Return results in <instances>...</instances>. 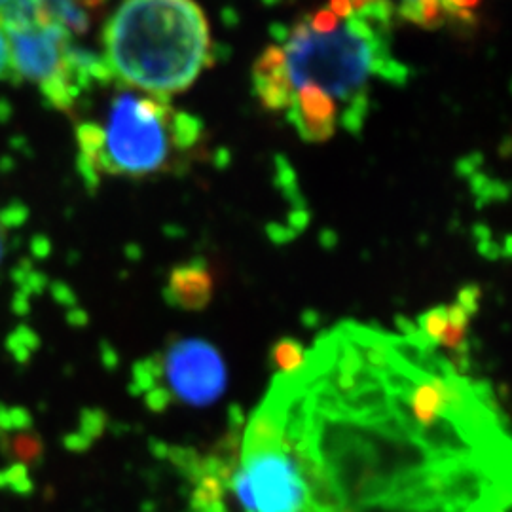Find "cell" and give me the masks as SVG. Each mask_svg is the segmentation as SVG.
Returning <instances> with one entry per match:
<instances>
[{
  "mask_svg": "<svg viewBox=\"0 0 512 512\" xmlns=\"http://www.w3.org/2000/svg\"><path fill=\"white\" fill-rule=\"evenodd\" d=\"M27 220V207L19 203H10L8 207L0 209V266L4 264V258L8 253L10 243V232L19 224Z\"/></svg>",
  "mask_w": 512,
  "mask_h": 512,
  "instance_id": "cell-13",
  "label": "cell"
},
{
  "mask_svg": "<svg viewBox=\"0 0 512 512\" xmlns=\"http://www.w3.org/2000/svg\"><path fill=\"white\" fill-rule=\"evenodd\" d=\"M289 122L298 135L308 143L329 141L338 124V103L329 93L313 84H304L293 93V103L289 107Z\"/></svg>",
  "mask_w": 512,
  "mask_h": 512,
  "instance_id": "cell-8",
  "label": "cell"
},
{
  "mask_svg": "<svg viewBox=\"0 0 512 512\" xmlns=\"http://www.w3.org/2000/svg\"><path fill=\"white\" fill-rule=\"evenodd\" d=\"M329 10L336 18L348 19L353 14L349 0H329Z\"/></svg>",
  "mask_w": 512,
  "mask_h": 512,
  "instance_id": "cell-18",
  "label": "cell"
},
{
  "mask_svg": "<svg viewBox=\"0 0 512 512\" xmlns=\"http://www.w3.org/2000/svg\"><path fill=\"white\" fill-rule=\"evenodd\" d=\"M4 33L16 80L33 82L54 109H73L84 93L114 78L103 55L74 44L73 35L55 21Z\"/></svg>",
  "mask_w": 512,
  "mask_h": 512,
  "instance_id": "cell-5",
  "label": "cell"
},
{
  "mask_svg": "<svg viewBox=\"0 0 512 512\" xmlns=\"http://www.w3.org/2000/svg\"><path fill=\"white\" fill-rule=\"evenodd\" d=\"M97 156V177H147L167 169L173 154L196 147L200 118L175 112L164 95L122 92L112 99Z\"/></svg>",
  "mask_w": 512,
  "mask_h": 512,
  "instance_id": "cell-4",
  "label": "cell"
},
{
  "mask_svg": "<svg viewBox=\"0 0 512 512\" xmlns=\"http://www.w3.org/2000/svg\"><path fill=\"white\" fill-rule=\"evenodd\" d=\"M446 16H454V18L461 19L463 23H475V10L476 6L480 4V0H440Z\"/></svg>",
  "mask_w": 512,
  "mask_h": 512,
  "instance_id": "cell-15",
  "label": "cell"
},
{
  "mask_svg": "<svg viewBox=\"0 0 512 512\" xmlns=\"http://www.w3.org/2000/svg\"><path fill=\"white\" fill-rule=\"evenodd\" d=\"M82 8H99L103 6L107 0H76Z\"/></svg>",
  "mask_w": 512,
  "mask_h": 512,
  "instance_id": "cell-19",
  "label": "cell"
},
{
  "mask_svg": "<svg viewBox=\"0 0 512 512\" xmlns=\"http://www.w3.org/2000/svg\"><path fill=\"white\" fill-rule=\"evenodd\" d=\"M511 452L490 385L357 321L275 374L239 442L256 512H507Z\"/></svg>",
  "mask_w": 512,
  "mask_h": 512,
  "instance_id": "cell-1",
  "label": "cell"
},
{
  "mask_svg": "<svg viewBox=\"0 0 512 512\" xmlns=\"http://www.w3.org/2000/svg\"><path fill=\"white\" fill-rule=\"evenodd\" d=\"M103 44L114 78L164 97L190 88L211 57L209 23L194 0H122Z\"/></svg>",
  "mask_w": 512,
  "mask_h": 512,
  "instance_id": "cell-3",
  "label": "cell"
},
{
  "mask_svg": "<svg viewBox=\"0 0 512 512\" xmlns=\"http://www.w3.org/2000/svg\"><path fill=\"white\" fill-rule=\"evenodd\" d=\"M226 380L219 349L200 338L175 340L133 366L135 395L158 412L175 403L209 406L222 397Z\"/></svg>",
  "mask_w": 512,
  "mask_h": 512,
  "instance_id": "cell-6",
  "label": "cell"
},
{
  "mask_svg": "<svg viewBox=\"0 0 512 512\" xmlns=\"http://www.w3.org/2000/svg\"><path fill=\"white\" fill-rule=\"evenodd\" d=\"M8 2H10V0H0V10H2V8H4Z\"/></svg>",
  "mask_w": 512,
  "mask_h": 512,
  "instance_id": "cell-20",
  "label": "cell"
},
{
  "mask_svg": "<svg viewBox=\"0 0 512 512\" xmlns=\"http://www.w3.org/2000/svg\"><path fill=\"white\" fill-rule=\"evenodd\" d=\"M446 10L440 0H416V25L425 29H440L446 23Z\"/></svg>",
  "mask_w": 512,
  "mask_h": 512,
  "instance_id": "cell-14",
  "label": "cell"
},
{
  "mask_svg": "<svg viewBox=\"0 0 512 512\" xmlns=\"http://www.w3.org/2000/svg\"><path fill=\"white\" fill-rule=\"evenodd\" d=\"M311 31L315 33H332L336 27H340V18H336L329 8L317 10L313 16H306Z\"/></svg>",
  "mask_w": 512,
  "mask_h": 512,
  "instance_id": "cell-16",
  "label": "cell"
},
{
  "mask_svg": "<svg viewBox=\"0 0 512 512\" xmlns=\"http://www.w3.org/2000/svg\"><path fill=\"white\" fill-rule=\"evenodd\" d=\"M306 349L293 338H283L272 349V361L279 368V372H291L302 365Z\"/></svg>",
  "mask_w": 512,
  "mask_h": 512,
  "instance_id": "cell-12",
  "label": "cell"
},
{
  "mask_svg": "<svg viewBox=\"0 0 512 512\" xmlns=\"http://www.w3.org/2000/svg\"><path fill=\"white\" fill-rule=\"evenodd\" d=\"M0 80H16L14 67H12V57H10V44L4 29L0 27Z\"/></svg>",
  "mask_w": 512,
  "mask_h": 512,
  "instance_id": "cell-17",
  "label": "cell"
},
{
  "mask_svg": "<svg viewBox=\"0 0 512 512\" xmlns=\"http://www.w3.org/2000/svg\"><path fill=\"white\" fill-rule=\"evenodd\" d=\"M46 14L63 25L71 35H84L90 29V18L76 0H42Z\"/></svg>",
  "mask_w": 512,
  "mask_h": 512,
  "instance_id": "cell-11",
  "label": "cell"
},
{
  "mask_svg": "<svg viewBox=\"0 0 512 512\" xmlns=\"http://www.w3.org/2000/svg\"><path fill=\"white\" fill-rule=\"evenodd\" d=\"M241 427L236 420L228 435L207 454L181 446H164L165 458L179 469L190 486L188 512H256L239 458Z\"/></svg>",
  "mask_w": 512,
  "mask_h": 512,
  "instance_id": "cell-7",
  "label": "cell"
},
{
  "mask_svg": "<svg viewBox=\"0 0 512 512\" xmlns=\"http://www.w3.org/2000/svg\"><path fill=\"white\" fill-rule=\"evenodd\" d=\"M391 0H378L363 12L351 14L332 33H315L308 19L274 31L287 55L293 88L313 84L338 99V122L357 135L368 116V88L374 78L404 86L408 69L391 52Z\"/></svg>",
  "mask_w": 512,
  "mask_h": 512,
  "instance_id": "cell-2",
  "label": "cell"
},
{
  "mask_svg": "<svg viewBox=\"0 0 512 512\" xmlns=\"http://www.w3.org/2000/svg\"><path fill=\"white\" fill-rule=\"evenodd\" d=\"M215 291V281L202 258L179 264L165 285L167 304L184 311H200L209 306Z\"/></svg>",
  "mask_w": 512,
  "mask_h": 512,
  "instance_id": "cell-10",
  "label": "cell"
},
{
  "mask_svg": "<svg viewBox=\"0 0 512 512\" xmlns=\"http://www.w3.org/2000/svg\"><path fill=\"white\" fill-rule=\"evenodd\" d=\"M256 99L268 110H285L293 103V84L287 73V55L283 46H268L253 67Z\"/></svg>",
  "mask_w": 512,
  "mask_h": 512,
  "instance_id": "cell-9",
  "label": "cell"
}]
</instances>
